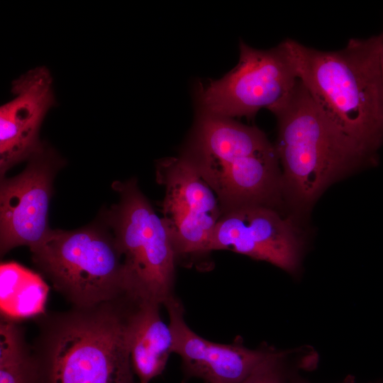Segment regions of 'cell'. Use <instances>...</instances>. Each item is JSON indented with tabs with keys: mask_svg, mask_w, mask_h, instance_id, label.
Returning <instances> with one entry per match:
<instances>
[{
	"mask_svg": "<svg viewBox=\"0 0 383 383\" xmlns=\"http://www.w3.org/2000/svg\"><path fill=\"white\" fill-rule=\"evenodd\" d=\"M298 79L322 112L362 150L378 159L383 144V92L378 35L350 38L324 51L291 38Z\"/></svg>",
	"mask_w": 383,
	"mask_h": 383,
	"instance_id": "2",
	"label": "cell"
},
{
	"mask_svg": "<svg viewBox=\"0 0 383 383\" xmlns=\"http://www.w3.org/2000/svg\"><path fill=\"white\" fill-rule=\"evenodd\" d=\"M30 252L34 265L72 306H93L131 295L115 239L99 228L51 229Z\"/></svg>",
	"mask_w": 383,
	"mask_h": 383,
	"instance_id": "5",
	"label": "cell"
},
{
	"mask_svg": "<svg viewBox=\"0 0 383 383\" xmlns=\"http://www.w3.org/2000/svg\"><path fill=\"white\" fill-rule=\"evenodd\" d=\"M182 156L214 192L223 213L250 205L277 209L284 203L274 146L255 126L199 111Z\"/></svg>",
	"mask_w": 383,
	"mask_h": 383,
	"instance_id": "4",
	"label": "cell"
},
{
	"mask_svg": "<svg viewBox=\"0 0 383 383\" xmlns=\"http://www.w3.org/2000/svg\"><path fill=\"white\" fill-rule=\"evenodd\" d=\"M272 113L277 122L274 146L283 199L294 216L309 211L335 181L377 162L322 112L299 79L288 100Z\"/></svg>",
	"mask_w": 383,
	"mask_h": 383,
	"instance_id": "3",
	"label": "cell"
},
{
	"mask_svg": "<svg viewBox=\"0 0 383 383\" xmlns=\"http://www.w3.org/2000/svg\"><path fill=\"white\" fill-rule=\"evenodd\" d=\"M163 305L173 335V353L180 357L186 379L198 378L206 383H241L274 351L250 349L237 343L212 342L187 325L184 307L174 295Z\"/></svg>",
	"mask_w": 383,
	"mask_h": 383,
	"instance_id": "11",
	"label": "cell"
},
{
	"mask_svg": "<svg viewBox=\"0 0 383 383\" xmlns=\"http://www.w3.org/2000/svg\"><path fill=\"white\" fill-rule=\"evenodd\" d=\"M161 304L138 299L130 326L131 361L138 383H150L162 374L173 353V335L160 316Z\"/></svg>",
	"mask_w": 383,
	"mask_h": 383,
	"instance_id": "13",
	"label": "cell"
},
{
	"mask_svg": "<svg viewBox=\"0 0 383 383\" xmlns=\"http://www.w3.org/2000/svg\"><path fill=\"white\" fill-rule=\"evenodd\" d=\"M285 352L274 350L241 383H285L282 360Z\"/></svg>",
	"mask_w": 383,
	"mask_h": 383,
	"instance_id": "16",
	"label": "cell"
},
{
	"mask_svg": "<svg viewBox=\"0 0 383 383\" xmlns=\"http://www.w3.org/2000/svg\"><path fill=\"white\" fill-rule=\"evenodd\" d=\"M1 316L17 320L44 313L48 287L41 277L14 262L0 267Z\"/></svg>",
	"mask_w": 383,
	"mask_h": 383,
	"instance_id": "14",
	"label": "cell"
},
{
	"mask_svg": "<svg viewBox=\"0 0 383 383\" xmlns=\"http://www.w3.org/2000/svg\"><path fill=\"white\" fill-rule=\"evenodd\" d=\"M239 48V62L232 70L198 89L199 111L250 118L262 109L273 113L292 95L299 79L284 40L268 50L240 41Z\"/></svg>",
	"mask_w": 383,
	"mask_h": 383,
	"instance_id": "7",
	"label": "cell"
},
{
	"mask_svg": "<svg viewBox=\"0 0 383 383\" xmlns=\"http://www.w3.org/2000/svg\"><path fill=\"white\" fill-rule=\"evenodd\" d=\"M63 161L47 145L28 159L19 174L2 178L0 188V253L38 246L51 230L48 224L55 174Z\"/></svg>",
	"mask_w": 383,
	"mask_h": 383,
	"instance_id": "9",
	"label": "cell"
},
{
	"mask_svg": "<svg viewBox=\"0 0 383 383\" xmlns=\"http://www.w3.org/2000/svg\"><path fill=\"white\" fill-rule=\"evenodd\" d=\"M378 39H379V57H380L382 92H383V30L380 34L378 35Z\"/></svg>",
	"mask_w": 383,
	"mask_h": 383,
	"instance_id": "17",
	"label": "cell"
},
{
	"mask_svg": "<svg viewBox=\"0 0 383 383\" xmlns=\"http://www.w3.org/2000/svg\"><path fill=\"white\" fill-rule=\"evenodd\" d=\"M293 216L278 209L250 205L222 214L213 231L209 252L228 250L270 262L294 272L299 267L303 241Z\"/></svg>",
	"mask_w": 383,
	"mask_h": 383,
	"instance_id": "10",
	"label": "cell"
},
{
	"mask_svg": "<svg viewBox=\"0 0 383 383\" xmlns=\"http://www.w3.org/2000/svg\"><path fill=\"white\" fill-rule=\"evenodd\" d=\"M157 177L165 188L162 218L177 256L209 252L223 214L214 192L182 155L159 162Z\"/></svg>",
	"mask_w": 383,
	"mask_h": 383,
	"instance_id": "8",
	"label": "cell"
},
{
	"mask_svg": "<svg viewBox=\"0 0 383 383\" xmlns=\"http://www.w3.org/2000/svg\"><path fill=\"white\" fill-rule=\"evenodd\" d=\"M292 383H309L306 381H304L301 379H294L292 381ZM341 383H355V381L353 377H349L348 379H346L345 381H343Z\"/></svg>",
	"mask_w": 383,
	"mask_h": 383,
	"instance_id": "18",
	"label": "cell"
},
{
	"mask_svg": "<svg viewBox=\"0 0 383 383\" xmlns=\"http://www.w3.org/2000/svg\"><path fill=\"white\" fill-rule=\"evenodd\" d=\"M14 97L0 109V173L28 160L43 145L41 123L55 104L52 80L44 67H35L12 83Z\"/></svg>",
	"mask_w": 383,
	"mask_h": 383,
	"instance_id": "12",
	"label": "cell"
},
{
	"mask_svg": "<svg viewBox=\"0 0 383 383\" xmlns=\"http://www.w3.org/2000/svg\"><path fill=\"white\" fill-rule=\"evenodd\" d=\"M137 300L127 295L36 316L39 329L32 348L41 383H138L130 352Z\"/></svg>",
	"mask_w": 383,
	"mask_h": 383,
	"instance_id": "1",
	"label": "cell"
},
{
	"mask_svg": "<svg viewBox=\"0 0 383 383\" xmlns=\"http://www.w3.org/2000/svg\"><path fill=\"white\" fill-rule=\"evenodd\" d=\"M112 187L120 199L108 221L123 257L128 293L164 304L174 296L177 257L168 228L135 179L115 182Z\"/></svg>",
	"mask_w": 383,
	"mask_h": 383,
	"instance_id": "6",
	"label": "cell"
},
{
	"mask_svg": "<svg viewBox=\"0 0 383 383\" xmlns=\"http://www.w3.org/2000/svg\"><path fill=\"white\" fill-rule=\"evenodd\" d=\"M0 383H41L32 346L16 320L1 316Z\"/></svg>",
	"mask_w": 383,
	"mask_h": 383,
	"instance_id": "15",
	"label": "cell"
}]
</instances>
